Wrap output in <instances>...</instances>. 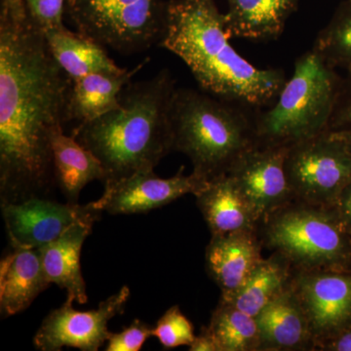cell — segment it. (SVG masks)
I'll list each match as a JSON object with an SVG mask.
<instances>
[{
	"mask_svg": "<svg viewBox=\"0 0 351 351\" xmlns=\"http://www.w3.org/2000/svg\"><path fill=\"white\" fill-rule=\"evenodd\" d=\"M288 149L256 145L239 156L228 172L250 203L258 225L294 201L285 170Z\"/></svg>",
	"mask_w": 351,
	"mask_h": 351,
	"instance_id": "obj_13",
	"label": "cell"
},
{
	"mask_svg": "<svg viewBox=\"0 0 351 351\" xmlns=\"http://www.w3.org/2000/svg\"><path fill=\"white\" fill-rule=\"evenodd\" d=\"M223 14L230 38L276 40L295 12L299 0H226Z\"/></svg>",
	"mask_w": 351,
	"mask_h": 351,
	"instance_id": "obj_19",
	"label": "cell"
},
{
	"mask_svg": "<svg viewBox=\"0 0 351 351\" xmlns=\"http://www.w3.org/2000/svg\"><path fill=\"white\" fill-rule=\"evenodd\" d=\"M143 66L122 73H90L73 80L69 96V121H91L119 107L120 93Z\"/></svg>",
	"mask_w": 351,
	"mask_h": 351,
	"instance_id": "obj_20",
	"label": "cell"
},
{
	"mask_svg": "<svg viewBox=\"0 0 351 351\" xmlns=\"http://www.w3.org/2000/svg\"><path fill=\"white\" fill-rule=\"evenodd\" d=\"M351 129V73L341 80L328 131Z\"/></svg>",
	"mask_w": 351,
	"mask_h": 351,
	"instance_id": "obj_29",
	"label": "cell"
},
{
	"mask_svg": "<svg viewBox=\"0 0 351 351\" xmlns=\"http://www.w3.org/2000/svg\"><path fill=\"white\" fill-rule=\"evenodd\" d=\"M52 152L57 186L66 202L78 204L86 184L96 180L105 182V171L99 159L73 135H64L63 127L53 134Z\"/></svg>",
	"mask_w": 351,
	"mask_h": 351,
	"instance_id": "obj_21",
	"label": "cell"
},
{
	"mask_svg": "<svg viewBox=\"0 0 351 351\" xmlns=\"http://www.w3.org/2000/svg\"><path fill=\"white\" fill-rule=\"evenodd\" d=\"M71 83L24 0H1L0 202L50 198L56 188L52 137L69 121Z\"/></svg>",
	"mask_w": 351,
	"mask_h": 351,
	"instance_id": "obj_1",
	"label": "cell"
},
{
	"mask_svg": "<svg viewBox=\"0 0 351 351\" xmlns=\"http://www.w3.org/2000/svg\"><path fill=\"white\" fill-rule=\"evenodd\" d=\"M335 137L338 138L348 147L351 152V129H343V130L329 131Z\"/></svg>",
	"mask_w": 351,
	"mask_h": 351,
	"instance_id": "obj_33",
	"label": "cell"
},
{
	"mask_svg": "<svg viewBox=\"0 0 351 351\" xmlns=\"http://www.w3.org/2000/svg\"><path fill=\"white\" fill-rule=\"evenodd\" d=\"M207 328L219 351H260L257 319L230 302H219Z\"/></svg>",
	"mask_w": 351,
	"mask_h": 351,
	"instance_id": "obj_24",
	"label": "cell"
},
{
	"mask_svg": "<svg viewBox=\"0 0 351 351\" xmlns=\"http://www.w3.org/2000/svg\"><path fill=\"white\" fill-rule=\"evenodd\" d=\"M191 351H219L218 346L207 327H203L200 335L189 346Z\"/></svg>",
	"mask_w": 351,
	"mask_h": 351,
	"instance_id": "obj_32",
	"label": "cell"
},
{
	"mask_svg": "<svg viewBox=\"0 0 351 351\" xmlns=\"http://www.w3.org/2000/svg\"><path fill=\"white\" fill-rule=\"evenodd\" d=\"M38 248L12 247L0 262V313L8 317L22 313L49 287Z\"/></svg>",
	"mask_w": 351,
	"mask_h": 351,
	"instance_id": "obj_16",
	"label": "cell"
},
{
	"mask_svg": "<svg viewBox=\"0 0 351 351\" xmlns=\"http://www.w3.org/2000/svg\"><path fill=\"white\" fill-rule=\"evenodd\" d=\"M313 49L332 68L351 73V0L339 4L318 34Z\"/></svg>",
	"mask_w": 351,
	"mask_h": 351,
	"instance_id": "obj_25",
	"label": "cell"
},
{
	"mask_svg": "<svg viewBox=\"0 0 351 351\" xmlns=\"http://www.w3.org/2000/svg\"><path fill=\"white\" fill-rule=\"evenodd\" d=\"M154 328L143 321L135 319L119 332H110L108 338L107 351H138L149 337Z\"/></svg>",
	"mask_w": 351,
	"mask_h": 351,
	"instance_id": "obj_28",
	"label": "cell"
},
{
	"mask_svg": "<svg viewBox=\"0 0 351 351\" xmlns=\"http://www.w3.org/2000/svg\"><path fill=\"white\" fill-rule=\"evenodd\" d=\"M53 57L71 80L95 73H122L105 47L66 27L44 32Z\"/></svg>",
	"mask_w": 351,
	"mask_h": 351,
	"instance_id": "obj_22",
	"label": "cell"
},
{
	"mask_svg": "<svg viewBox=\"0 0 351 351\" xmlns=\"http://www.w3.org/2000/svg\"><path fill=\"white\" fill-rule=\"evenodd\" d=\"M258 234L295 270L351 271V234L332 208L292 201L263 219Z\"/></svg>",
	"mask_w": 351,
	"mask_h": 351,
	"instance_id": "obj_6",
	"label": "cell"
},
{
	"mask_svg": "<svg viewBox=\"0 0 351 351\" xmlns=\"http://www.w3.org/2000/svg\"><path fill=\"white\" fill-rule=\"evenodd\" d=\"M152 336L158 339L163 348L172 350L191 346L195 339V328L180 306H173L157 321Z\"/></svg>",
	"mask_w": 351,
	"mask_h": 351,
	"instance_id": "obj_26",
	"label": "cell"
},
{
	"mask_svg": "<svg viewBox=\"0 0 351 351\" xmlns=\"http://www.w3.org/2000/svg\"><path fill=\"white\" fill-rule=\"evenodd\" d=\"M257 230L212 235L206 247V269L221 289V299L237 293L263 260Z\"/></svg>",
	"mask_w": 351,
	"mask_h": 351,
	"instance_id": "obj_14",
	"label": "cell"
},
{
	"mask_svg": "<svg viewBox=\"0 0 351 351\" xmlns=\"http://www.w3.org/2000/svg\"><path fill=\"white\" fill-rule=\"evenodd\" d=\"M195 196L212 235L243 230L258 232L255 212L230 175L210 180Z\"/></svg>",
	"mask_w": 351,
	"mask_h": 351,
	"instance_id": "obj_17",
	"label": "cell"
},
{
	"mask_svg": "<svg viewBox=\"0 0 351 351\" xmlns=\"http://www.w3.org/2000/svg\"><path fill=\"white\" fill-rule=\"evenodd\" d=\"M315 351H351V326L320 343Z\"/></svg>",
	"mask_w": 351,
	"mask_h": 351,
	"instance_id": "obj_31",
	"label": "cell"
},
{
	"mask_svg": "<svg viewBox=\"0 0 351 351\" xmlns=\"http://www.w3.org/2000/svg\"><path fill=\"white\" fill-rule=\"evenodd\" d=\"M285 170L294 200L331 208L351 182V152L326 131L289 147Z\"/></svg>",
	"mask_w": 351,
	"mask_h": 351,
	"instance_id": "obj_8",
	"label": "cell"
},
{
	"mask_svg": "<svg viewBox=\"0 0 351 351\" xmlns=\"http://www.w3.org/2000/svg\"><path fill=\"white\" fill-rule=\"evenodd\" d=\"M24 3L29 17L43 32L64 27L66 0H24Z\"/></svg>",
	"mask_w": 351,
	"mask_h": 351,
	"instance_id": "obj_27",
	"label": "cell"
},
{
	"mask_svg": "<svg viewBox=\"0 0 351 351\" xmlns=\"http://www.w3.org/2000/svg\"><path fill=\"white\" fill-rule=\"evenodd\" d=\"M292 289L306 314L315 348L351 326V271L295 269Z\"/></svg>",
	"mask_w": 351,
	"mask_h": 351,
	"instance_id": "obj_11",
	"label": "cell"
},
{
	"mask_svg": "<svg viewBox=\"0 0 351 351\" xmlns=\"http://www.w3.org/2000/svg\"><path fill=\"white\" fill-rule=\"evenodd\" d=\"M94 223H77L56 240L40 247L41 263L46 279L66 290L80 304L87 302L86 283L83 278L80 256L83 244L91 234Z\"/></svg>",
	"mask_w": 351,
	"mask_h": 351,
	"instance_id": "obj_18",
	"label": "cell"
},
{
	"mask_svg": "<svg viewBox=\"0 0 351 351\" xmlns=\"http://www.w3.org/2000/svg\"><path fill=\"white\" fill-rule=\"evenodd\" d=\"M165 0H66L64 12L77 32L122 54L160 43L167 19Z\"/></svg>",
	"mask_w": 351,
	"mask_h": 351,
	"instance_id": "obj_7",
	"label": "cell"
},
{
	"mask_svg": "<svg viewBox=\"0 0 351 351\" xmlns=\"http://www.w3.org/2000/svg\"><path fill=\"white\" fill-rule=\"evenodd\" d=\"M260 351H314L308 322L292 285L256 316Z\"/></svg>",
	"mask_w": 351,
	"mask_h": 351,
	"instance_id": "obj_15",
	"label": "cell"
},
{
	"mask_svg": "<svg viewBox=\"0 0 351 351\" xmlns=\"http://www.w3.org/2000/svg\"><path fill=\"white\" fill-rule=\"evenodd\" d=\"M331 208L346 230L351 234V182L341 191Z\"/></svg>",
	"mask_w": 351,
	"mask_h": 351,
	"instance_id": "obj_30",
	"label": "cell"
},
{
	"mask_svg": "<svg viewBox=\"0 0 351 351\" xmlns=\"http://www.w3.org/2000/svg\"><path fill=\"white\" fill-rule=\"evenodd\" d=\"M1 211L11 247L22 248H40L75 223H95L104 213L94 201L80 205L43 197L2 202Z\"/></svg>",
	"mask_w": 351,
	"mask_h": 351,
	"instance_id": "obj_10",
	"label": "cell"
},
{
	"mask_svg": "<svg viewBox=\"0 0 351 351\" xmlns=\"http://www.w3.org/2000/svg\"><path fill=\"white\" fill-rule=\"evenodd\" d=\"M176 90L170 71L162 69L151 80L129 82L114 110L78 123L71 135L100 161L104 184L154 170L173 152L171 110Z\"/></svg>",
	"mask_w": 351,
	"mask_h": 351,
	"instance_id": "obj_3",
	"label": "cell"
},
{
	"mask_svg": "<svg viewBox=\"0 0 351 351\" xmlns=\"http://www.w3.org/2000/svg\"><path fill=\"white\" fill-rule=\"evenodd\" d=\"M207 180L184 167L168 179L158 177L154 170L143 171L115 182H105V191L95 206L110 215L144 214L170 204L186 195H195Z\"/></svg>",
	"mask_w": 351,
	"mask_h": 351,
	"instance_id": "obj_12",
	"label": "cell"
},
{
	"mask_svg": "<svg viewBox=\"0 0 351 351\" xmlns=\"http://www.w3.org/2000/svg\"><path fill=\"white\" fill-rule=\"evenodd\" d=\"M294 274L292 263L281 254L274 252L270 257L263 258L258 263L237 293L219 301L230 302L256 317L270 302L291 287Z\"/></svg>",
	"mask_w": 351,
	"mask_h": 351,
	"instance_id": "obj_23",
	"label": "cell"
},
{
	"mask_svg": "<svg viewBox=\"0 0 351 351\" xmlns=\"http://www.w3.org/2000/svg\"><path fill=\"white\" fill-rule=\"evenodd\" d=\"M215 0H169L159 45L180 58L203 91L251 110L272 105L287 80L235 51Z\"/></svg>",
	"mask_w": 351,
	"mask_h": 351,
	"instance_id": "obj_2",
	"label": "cell"
},
{
	"mask_svg": "<svg viewBox=\"0 0 351 351\" xmlns=\"http://www.w3.org/2000/svg\"><path fill=\"white\" fill-rule=\"evenodd\" d=\"M341 80L313 49L298 58L276 103L253 113L257 145L290 147L328 131Z\"/></svg>",
	"mask_w": 351,
	"mask_h": 351,
	"instance_id": "obj_5",
	"label": "cell"
},
{
	"mask_svg": "<svg viewBox=\"0 0 351 351\" xmlns=\"http://www.w3.org/2000/svg\"><path fill=\"white\" fill-rule=\"evenodd\" d=\"M249 110L203 90L177 88L171 110L173 151L188 156L193 172L207 181L228 174L239 156L257 145Z\"/></svg>",
	"mask_w": 351,
	"mask_h": 351,
	"instance_id": "obj_4",
	"label": "cell"
},
{
	"mask_svg": "<svg viewBox=\"0 0 351 351\" xmlns=\"http://www.w3.org/2000/svg\"><path fill=\"white\" fill-rule=\"evenodd\" d=\"M130 295V289L123 286L97 308L88 311L73 308L75 299L68 295L66 302L43 320L34 336V346L43 351H59L64 346L98 351L110 336L108 322L124 313Z\"/></svg>",
	"mask_w": 351,
	"mask_h": 351,
	"instance_id": "obj_9",
	"label": "cell"
}]
</instances>
